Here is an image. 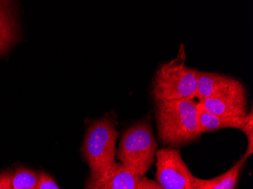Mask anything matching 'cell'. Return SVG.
Segmentation results:
<instances>
[{
	"mask_svg": "<svg viewBox=\"0 0 253 189\" xmlns=\"http://www.w3.org/2000/svg\"><path fill=\"white\" fill-rule=\"evenodd\" d=\"M198 103L206 112L218 116L245 117L248 113L247 96L206 99Z\"/></svg>",
	"mask_w": 253,
	"mask_h": 189,
	"instance_id": "9c48e42d",
	"label": "cell"
},
{
	"mask_svg": "<svg viewBox=\"0 0 253 189\" xmlns=\"http://www.w3.org/2000/svg\"><path fill=\"white\" fill-rule=\"evenodd\" d=\"M137 189H163L158 183L142 176L140 183L138 185Z\"/></svg>",
	"mask_w": 253,
	"mask_h": 189,
	"instance_id": "2e32d148",
	"label": "cell"
},
{
	"mask_svg": "<svg viewBox=\"0 0 253 189\" xmlns=\"http://www.w3.org/2000/svg\"><path fill=\"white\" fill-rule=\"evenodd\" d=\"M140 178L122 163H116L104 180L88 181L84 189H137Z\"/></svg>",
	"mask_w": 253,
	"mask_h": 189,
	"instance_id": "ba28073f",
	"label": "cell"
},
{
	"mask_svg": "<svg viewBox=\"0 0 253 189\" xmlns=\"http://www.w3.org/2000/svg\"><path fill=\"white\" fill-rule=\"evenodd\" d=\"M156 104L159 139L164 144L183 146L201 136L198 102L195 99L158 101Z\"/></svg>",
	"mask_w": 253,
	"mask_h": 189,
	"instance_id": "6da1fadb",
	"label": "cell"
},
{
	"mask_svg": "<svg viewBox=\"0 0 253 189\" xmlns=\"http://www.w3.org/2000/svg\"><path fill=\"white\" fill-rule=\"evenodd\" d=\"M245 117L237 116H222L213 114L202 109L198 103L199 126L200 133L216 131L225 128H235L241 129L247 121Z\"/></svg>",
	"mask_w": 253,
	"mask_h": 189,
	"instance_id": "8fae6325",
	"label": "cell"
},
{
	"mask_svg": "<svg viewBox=\"0 0 253 189\" xmlns=\"http://www.w3.org/2000/svg\"><path fill=\"white\" fill-rule=\"evenodd\" d=\"M17 2L0 0V58L8 53L20 39Z\"/></svg>",
	"mask_w": 253,
	"mask_h": 189,
	"instance_id": "52a82bcc",
	"label": "cell"
},
{
	"mask_svg": "<svg viewBox=\"0 0 253 189\" xmlns=\"http://www.w3.org/2000/svg\"><path fill=\"white\" fill-rule=\"evenodd\" d=\"M156 179L163 189H192L193 176L183 161L179 149L156 151Z\"/></svg>",
	"mask_w": 253,
	"mask_h": 189,
	"instance_id": "5b68a950",
	"label": "cell"
},
{
	"mask_svg": "<svg viewBox=\"0 0 253 189\" xmlns=\"http://www.w3.org/2000/svg\"><path fill=\"white\" fill-rule=\"evenodd\" d=\"M196 98L206 99L224 97H245L247 90L244 85L232 76L210 72H197Z\"/></svg>",
	"mask_w": 253,
	"mask_h": 189,
	"instance_id": "8992f818",
	"label": "cell"
},
{
	"mask_svg": "<svg viewBox=\"0 0 253 189\" xmlns=\"http://www.w3.org/2000/svg\"><path fill=\"white\" fill-rule=\"evenodd\" d=\"M247 159H240L230 170L211 180L193 177L192 189H235L241 170Z\"/></svg>",
	"mask_w": 253,
	"mask_h": 189,
	"instance_id": "30bf717a",
	"label": "cell"
},
{
	"mask_svg": "<svg viewBox=\"0 0 253 189\" xmlns=\"http://www.w3.org/2000/svg\"><path fill=\"white\" fill-rule=\"evenodd\" d=\"M156 149L151 123L146 118L124 132L117 155L125 168L142 177L154 163Z\"/></svg>",
	"mask_w": 253,
	"mask_h": 189,
	"instance_id": "3957f363",
	"label": "cell"
},
{
	"mask_svg": "<svg viewBox=\"0 0 253 189\" xmlns=\"http://www.w3.org/2000/svg\"><path fill=\"white\" fill-rule=\"evenodd\" d=\"M118 136L116 123L111 115L89 122L82 149L90 169L89 181L104 180L116 164Z\"/></svg>",
	"mask_w": 253,
	"mask_h": 189,
	"instance_id": "7a4b0ae2",
	"label": "cell"
},
{
	"mask_svg": "<svg viewBox=\"0 0 253 189\" xmlns=\"http://www.w3.org/2000/svg\"><path fill=\"white\" fill-rule=\"evenodd\" d=\"M185 59L181 45L177 58L159 68L152 88L156 102L196 99L197 71L186 66Z\"/></svg>",
	"mask_w": 253,
	"mask_h": 189,
	"instance_id": "277c9868",
	"label": "cell"
},
{
	"mask_svg": "<svg viewBox=\"0 0 253 189\" xmlns=\"http://www.w3.org/2000/svg\"><path fill=\"white\" fill-rule=\"evenodd\" d=\"M38 181L37 189H60L53 179L44 171L38 172Z\"/></svg>",
	"mask_w": 253,
	"mask_h": 189,
	"instance_id": "5bb4252c",
	"label": "cell"
},
{
	"mask_svg": "<svg viewBox=\"0 0 253 189\" xmlns=\"http://www.w3.org/2000/svg\"><path fill=\"white\" fill-rule=\"evenodd\" d=\"M38 181V172L24 167H17L13 170L14 189H37Z\"/></svg>",
	"mask_w": 253,
	"mask_h": 189,
	"instance_id": "7c38bea8",
	"label": "cell"
},
{
	"mask_svg": "<svg viewBox=\"0 0 253 189\" xmlns=\"http://www.w3.org/2000/svg\"><path fill=\"white\" fill-rule=\"evenodd\" d=\"M13 170L6 169L0 173V189H14L12 185Z\"/></svg>",
	"mask_w": 253,
	"mask_h": 189,
	"instance_id": "9a60e30c",
	"label": "cell"
},
{
	"mask_svg": "<svg viewBox=\"0 0 253 189\" xmlns=\"http://www.w3.org/2000/svg\"><path fill=\"white\" fill-rule=\"evenodd\" d=\"M244 134L247 136V149L246 151L244 157L245 159L253 154V109L250 111V113H247V121L245 124L241 129Z\"/></svg>",
	"mask_w": 253,
	"mask_h": 189,
	"instance_id": "4fadbf2b",
	"label": "cell"
}]
</instances>
